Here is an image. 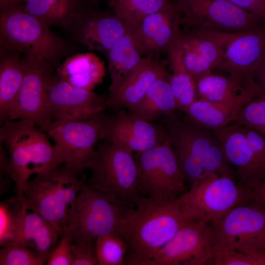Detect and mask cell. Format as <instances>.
Listing matches in <instances>:
<instances>
[{"label":"cell","mask_w":265,"mask_h":265,"mask_svg":"<svg viewBox=\"0 0 265 265\" xmlns=\"http://www.w3.org/2000/svg\"><path fill=\"white\" fill-rule=\"evenodd\" d=\"M127 246L118 235L109 234L96 239L99 265H125Z\"/></svg>","instance_id":"cell-33"},{"label":"cell","mask_w":265,"mask_h":265,"mask_svg":"<svg viewBox=\"0 0 265 265\" xmlns=\"http://www.w3.org/2000/svg\"><path fill=\"white\" fill-rule=\"evenodd\" d=\"M22 53L0 47V120H8L24 78Z\"/></svg>","instance_id":"cell-25"},{"label":"cell","mask_w":265,"mask_h":265,"mask_svg":"<svg viewBox=\"0 0 265 265\" xmlns=\"http://www.w3.org/2000/svg\"><path fill=\"white\" fill-rule=\"evenodd\" d=\"M103 139L132 153L148 150L169 140L161 125L142 119L125 109L106 115Z\"/></svg>","instance_id":"cell-17"},{"label":"cell","mask_w":265,"mask_h":265,"mask_svg":"<svg viewBox=\"0 0 265 265\" xmlns=\"http://www.w3.org/2000/svg\"><path fill=\"white\" fill-rule=\"evenodd\" d=\"M56 71L61 78L71 85L92 90L103 82L106 74L104 61L90 52L66 57Z\"/></svg>","instance_id":"cell-24"},{"label":"cell","mask_w":265,"mask_h":265,"mask_svg":"<svg viewBox=\"0 0 265 265\" xmlns=\"http://www.w3.org/2000/svg\"><path fill=\"white\" fill-rule=\"evenodd\" d=\"M254 98L247 96L232 103L197 99L183 112L191 121L212 130L224 128L234 122L242 106Z\"/></svg>","instance_id":"cell-26"},{"label":"cell","mask_w":265,"mask_h":265,"mask_svg":"<svg viewBox=\"0 0 265 265\" xmlns=\"http://www.w3.org/2000/svg\"><path fill=\"white\" fill-rule=\"evenodd\" d=\"M46 263L36 252L22 243H14L0 249V265H43Z\"/></svg>","instance_id":"cell-35"},{"label":"cell","mask_w":265,"mask_h":265,"mask_svg":"<svg viewBox=\"0 0 265 265\" xmlns=\"http://www.w3.org/2000/svg\"><path fill=\"white\" fill-rule=\"evenodd\" d=\"M84 4L83 0H24L21 7L50 27L69 30Z\"/></svg>","instance_id":"cell-28"},{"label":"cell","mask_w":265,"mask_h":265,"mask_svg":"<svg viewBox=\"0 0 265 265\" xmlns=\"http://www.w3.org/2000/svg\"><path fill=\"white\" fill-rule=\"evenodd\" d=\"M23 212L18 235L14 243H20L34 250L46 263L61 237L58 231L39 214Z\"/></svg>","instance_id":"cell-23"},{"label":"cell","mask_w":265,"mask_h":265,"mask_svg":"<svg viewBox=\"0 0 265 265\" xmlns=\"http://www.w3.org/2000/svg\"><path fill=\"white\" fill-rule=\"evenodd\" d=\"M234 122L265 136V94L254 97L245 104Z\"/></svg>","instance_id":"cell-34"},{"label":"cell","mask_w":265,"mask_h":265,"mask_svg":"<svg viewBox=\"0 0 265 265\" xmlns=\"http://www.w3.org/2000/svg\"><path fill=\"white\" fill-rule=\"evenodd\" d=\"M24 78L8 120L27 119L41 128L49 122L47 116L46 85L54 69L31 56H22Z\"/></svg>","instance_id":"cell-18"},{"label":"cell","mask_w":265,"mask_h":265,"mask_svg":"<svg viewBox=\"0 0 265 265\" xmlns=\"http://www.w3.org/2000/svg\"><path fill=\"white\" fill-rule=\"evenodd\" d=\"M32 121L7 120L0 128V142L10 160V178L17 195L24 199V191L32 174L53 169L63 163L62 156L49 136Z\"/></svg>","instance_id":"cell-2"},{"label":"cell","mask_w":265,"mask_h":265,"mask_svg":"<svg viewBox=\"0 0 265 265\" xmlns=\"http://www.w3.org/2000/svg\"><path fill=\"white\" fill-rule=\"evenodd\" d=\"M133 206L115 195L82 185L71 212L68 227L73 242L85 241L113 234Z\"/></svg>","instance_id":"cell-8"},{"label":"cell","mask_w":265,"mask_h":265,"mask_svg":"<svg viewBox=\"0 0 265 265\" xmlns=\"http://www.w3.org/2000/svg\"><path fill=\"white\" fill-rule=\"evenodd\" d=\"M212 252L209 224L191 219L143 265H205Z\"/></svg>","instance_id":"cell-15"},{"label":"cell","mask_w":265,"mask_h":265,"mask_svg":"<svg viewBox=\"0 0 265 265\" xmlns=\"http://www.w3.org/2000/svg\"><path fill=\"white\" fill-rule=\"evenodd\" d=\"M133 155L137 167L136 186L141 196L168 202L188 190L169 140Z\"/></svg>","instance_id":"cell-9"},{"label":"cell","mask_w":265,"mask_h":265,"mask_svg":"<svg viewBox=\"0 0 265 265\" xmlns=\"http://www.w3.org/2000/svg\"><path fill=\"white\" fill-rule=\"evenodd\" d=\"M233 33L180 30L178 38L183 62L195 82L217 69Z\"/></svg>","instance_id":"cell-19"},{"label":"cell","mask_w":265,"mask_h":265,"mask_svg":"<svg viewBox=\"0 0 265 265\" xmlns=\"http://www.w3.org/2000/svg\"><path fill=\"white\" fill-rule=\"evenodd\" d=\"M179 200L188 219L211 224L253 198L252 190L241 186L236 178L208 172L191 184Z\"/></svg>","instance_id":"cell-5"},{"label":"cell","mask_w":265,"mask_h":265,"mask_svg":"<svg viewBox=\"0 0 265 265\" xmlns=\"http://www.w3.org/2000/svg\"><path fill=\"white\" fill-rule=\"evenodd\" d=\"M265 55V25L233 33L216 70L227 73L241 92L253 91L260 95L256 74Z\"/></svg>","instance_id":"cell-13"},{"label":"cell","mask_w":265,"mask_h":265,"mask_svg":"<svg viewBox=\"0 0 265 265\" xmlns=\"http://www.w3.org/2000/svg\"><path fill=\"white\" fill-rule=\"evenodd\" d=\"M106 55L110 77L108 90L112 92L132 73L142 57L127 32Z\"/></svg>","instance_id":"cell-30"},{"label":"cell","mask_w":265,"mask_h":265,"mask_svg":"<svg viewBox=\"0 0 265 265\" xmlns=\"http://www.w3.org/2000/svg\"><path fill=\"white\" fill-rule=\"evenodd\" d=\"M73 242L72 233L68 227L59 239L55 247L46 263L47 265H72L71 245Z\"/></svg>","instance_id":"cell-38"},{"label":"cell","mask_w":265,"mask_h":265,"mask_svg":"<svg viewBox=\"0 0 265 265\" xmlns=\"http://www.w3.org/2000/svg\"><path fill=\"white\" fill-rule=\"evenodd\" d=\"M256 84L261 94H265V55L256 74Z\"/></svg>","instance_id":"cell-41"},{"label":"cell","mask_w":265,"mask_h":265,"mask_svg":"<svg viewBox=\"0 0 265 265\" xmlns=\"http://www.w3.org/2000/svg\"><path fill=\"white\" fill-rule=\"evenodd\" d=\"M0 47L35 58L55 70L73 50L72 44L21 6L0 10Z\"/></svg>","instance_id":"cell-3"},{"label":"cell","mask_w":265,"mask_h":265,"mask_svg":"<svg viewBox=\"0 0 265 265\" xmlns=\"http://www.w3.org/2000/svg\"><path fill=\"white\" fill-rule=\"evenodd\" d=\"M24 0H0V10L22 6Z\"/></svg>","instance_id":"cell-43"},{"label":"cell","mask_w":265,"mask_h":265,"mask_svg":"<svg viewBox=\"0 0 265 265\" xmlns=\"http://www.w3.org/2000/svg\"><path fill=\"white\" fill-rule=\"evenodd\" d=\"M265 21V0H226Z\"/></svg>","instance_id":"cell-39"},{"label":"cell","mask_w":265,"mask_h":265,"mask_svg":"<svg viewBox=\"0 0 265 265\" xmlns=\"http://www.w3.org/2000/svg\"><path fill=\"white\" fill-rule=\"evenodd\" d=\"M253 200L265 206V181L252 190Z\"/></svg>","instance_id":"cell-42"},{"label":"cell","mask_w":265,"mask_h":265,"mask_svg":"<svg viewBox=\"0 0 265 265\" xmlns=\"http://www.w3.org/2000/svg\"><path fill=\"white\" fill-rule=\"evenodd\" d=\"M213 132L226 160L234 171L236 180L243 187L252 190L264 179L247 141L244 126L233 122Z\"/></svg>","instance_id":"cell-20"},{"label":"cell","mask_w":265,"mask_h":265,"mask_svg":"<svg viewBox=\"0 0 265 265\" xmlns=\"http://www.w3.org/2000/svg\"><path fill=\"white\" fill-rule=\"evenodd\" d=\"M209 227L213 252L265 251V206L255 200L238 204Z\"/></svg>","instance_id":"cell-10"},{"label":"cell","mask_w":265,"mask_h":265,"mask_svg":"<svg viewBox=\"0 0 265 265\" xmlns=\"http://www.w3.org/2000/svg\"><path fill=\"white\" fill-rule=\"evenodd\" d=\"M181 30L218 33L252 30L265 21L226 0H172Z\"/></svg>","instance_id":"cell-7"},{"label":"cell","mask_w":265,"mask_h":265,"mask_svg":"<svg viewBox=\"0 0 265 265\" xmlns=\"http://www.w3.org/2000/svg\"><path fill=\"white\" fill-rule=\"evenodd\" d=\"M198 99L210 102L232 103L258 94L253 91L241 92L228 76L212 72L199 77L195 81Z\"/></svg>","instance_id":"cell-31"},{"label":"cell","mask_w":265,"mask_h":265,"mask_svg":"<svg viewBox=\"0 0 265 265\" xmlns=\"http://www.w3.org/2000/svg\"><path fill=\"white\" fill-rule=\"evenodd\" d=\"M97 4L85 3L69 30L74 41L106 55L126 33V26L114 13L100 9Z\"/></svg>","instance_id":"cell-16"},{"label":"cell","mask_w":265,"mask_h":265,"mask_svg":"<svg viewBox=\"0 0 265 265\" xmlns=\"http://www.w3.org/2000/svg\"><path fill=\"white\" fill-rule=\"evenodd\" d=\"M46 92L49 122L94 118L107 109V94L74 86L54 71L48 77Z\"/></svg>","instance_id":"cell-14"},{"label":"cell","mask_w":265,"mask_h":265,"mask_svg":"<svg viewBox=\"0 0 265 265\" xmlns=\"http://www.w3.org/2000/svg\"><path fill=\"white\" fill-rule=\"evenodd\" d=\"M179 197L160 202L140 196L113 234L125 242V265H143L188 220Z\"/></svg>","instance_id":"cell-1"},{"label":"cell","mask_w":265,"mask_h":265,"mask_svg":"<svg viewBox=\"0 0 265 265\" xmlns=\"http://www.w3.org/2000/svg\"><path fill=\"white\" fill-rule=\"evenodd\" d=\"M91 175L85 183L114 194L125 205L134 206L141 196L136 186L137 167L133 153L108 139L100 140L87 165Z\"/></svg>","instance_id":"cell-6"},{"label":"cell","mask_w":265,"mask_h":265,"mask_svg":"<svg viewBox=\"0 0 265 265\" xmlns=\"http://www.w3.org/2000/svg\"><path fill=\"white\" fill-rule=\"evenodd\" d=\"M96 239L72 243V265H99L96 252Z\"/></svg>","instance_id":"cell-37"},{"label":"cell","mask_w":265,"mask_h":265,"mask_svg":"<svg viewBox=\"0 0 265 265\" xmlns=\"http://www.w3.org/2000/svg\"><path fill=\"white\" fill-rule=\"evenodd\" d=\"M176 110V101L167 74L155 81L141 100L129 111L138 118L154 123Z\"/></svg>","instance_id":"cell-27"},{"label":"cell","mask_w":265,"mask_h":265,"mask_svg":"<svg viewBox=\"0 0 265 265\" xmlns=\"http://www.w3.org/2000/svg\"><path fill=\"white\" fill-rule=\"evenodd\" d=\"M175 12L159 11L126 25L136 49L142 57L156 58L167 53L180 30Z\"/></svg>","instance_id":"cell-21"},{"label":"cell","mask_w":265,"mask_h":265,"mask_svg":"<svg viewBox=\"0 0 265 265\" xmlns=\"http://www.w3.org/2000/svg\"><path fill=\"white\" fill-rule=\"evenodd\" d=\"M100 0H83L84 3H97Z\"/></svg>","instance_id":"cell-44"},{"label":"cell","mask_w":265,"mask_h":265,"mask_svg":"<svg viewBox=\"0 0 265 265\" xmlns=\"http://www.w3.org/2000/svg\"><path fill=\"white\" fill-rule=\"evenodd\" d=\"M110 6L126 26L159 11L175 12L172 0H112Z\"/></svg>","instance_id":"cell-32"},{"label":"cell","mask_w":265,"mask_h":265,"mask_svg":"<svg viewBox=\"0 0 265 265\" xmlns=\"http://www.w3.org/2000/svg\"><path fill=\"white\" fill-rule=\"evenodd\" d=\"M4 145L0 144V172L1 177L10 178V160L8 153L6 151Z\"/></svg>","instance_id":"cell-40"},{"label":"cell","mask_w":265,"mask_h":265,"mask_svg":"<svg viewBox=\"0 0 265 265\" xmlns=\"http://www.w3.org/2000/svg\"><path fill=\"white\" fill-rule=\"evenodd\" d=\"M206 265H265V251L245 253L234 250L214 251Z\"/></svg>","instance_id":"cell-36"},{"label":"cell","mask_w":265,"mask_h":265,"mask_svg":"<svg viewBox=\"0 0 265 265\" xmlns=\"http://www.w3.org/2000/svg\"><path fill=\"white\" fill-rule=\"evenodd\" d=\"M179 31L166 53L171 71V74H168V81L177 110L183 111L198 98L195 82L183 62L178 38Z\"/></svg>","instance_id":"cell-29"},{"label":"cell","mask_w":265,"mask_h":265,"mask_svg":"<svg viewBox=\"0 0 265 265\" xmlns=\"http://www.w3.org/2000/svg\"><path fill=\"white\" fill-rule=\"evenodd\" d=\"M106 116L105 112L87 119L51 120L40 129L53 141L64 164L81 175L102 139Z\"/></svg>","instance_id":"cell-12"},{"label":"cell","mask_w":265,"mask_h":265,"mask_svg":"<svg viewBox=\"0 0 265 265\" xmlns=\"http://www.w3.org/2000/svg\"><path fill=\"white\" fill-rule=\"evenodd\" d=\"M65 164L35 174L26 184L24 195L27 210L49 221L61 236L68 227L71 212L85 183L84 177Z\"/></svg>","instance_id":"cell-4"},{"label":"cell","mask_w":265,"mask_h":265,"mask_svg":"<svg viewBox=\"0 0 265 265\" xmlns=\"http://www.w3.org/2000/svg\"><path fill=\"white\" fill-rule=\"evenodd\" d=\"M166 63L142 57L128 77L106 96L107 109L130 110L141 100L153 83L167 74Z\"/></svg>","instance_id":"cell-22"},{"label":"cell","mask_w":265,"mask_h":265,"mask_svg":"<svg viewBox=\"0 0 265 265\" xmlns=\"http://www.w3.org/2000/svg\"><path fill=\"white\" fill-rule=\"evenodd\" d=\"M157 123L163 127L172 144L192 152L199 159L205 173L235 177L213 130L191 121L183 111L179 110Z\"/></svg>","instance_id":"cell-11"}]
</instances>
